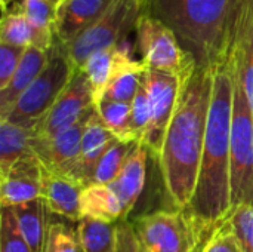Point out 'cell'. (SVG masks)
Listing matches in <instances>:
<instances>
[{
	"instance_id": "obj_12",
	"label": "cell",
	"mask_w": 253,
	"mask_h": 252,
	"mask_svg": "<svg viewBox=\"0 0 253 252\" xmlns=\"http://www.w3.org/2000/svg\"><path fill=\"white\" fill-rule=\"evenodd\" d=\"M43 163L33 153L21 157L0 175V205L13 208L42 198Z\"/></svg>"
},
{
	"instance_id": "obj_37",
	"label": "cell",
	"mask_w": 253,
	"mask_h": 252,
	"mask_svg": "<svg viewBox=\"0 0 253 252\" xmlns=\"http://www.w3.org/2000/svg\"><path fill=\"white\" fill-rule=\"evenodd\" d=\"M9 1H12V0H1V10H3V12L7 10V9H6V4H7Z\"/></svg>"
},
{
	"instance_id": "obj_7",
	"label": "cell",
	"mask_w": 253,
	"mask_h": 252,
	"mask_svg": "<svg viewBox=\"0 0 253 252\" xmlns=\"http://www.w3.org/2000/svg\"><path fill=\"white\" fill-rule=\"evenodd\" d=\"M142 10L144 6L138 0H116L95 24L65 46L74 70H82L93 53L111 49L126 40L127 33L135 28Z\"/></svg>"
},
{
	"instance_id": "obj_23",
	"label": "cell",
	"mask_w": 253,
	"mask_h": 252,
	"mask_svg": "<svg viewBox=\"0 0 253 252\" xmlns=\"http://www.w3.org/2000/svg\"><path fill=\"white\" fill-rule=\"evenodd\" d=\"M117 223L82 218L77 226V239L82 252H114Z\"/></svg>"
},
{
	"instance_id": "obj_34",
	"label": "cell",
	"mask_w": 253,
	"mask_h": 252,
	"mask_svg": "<svg viewBox=\"0 0 253 252\" xmlns=\"http://www.w3.org/2000/svg\"><path fill=\"white\" fill-rule=\"evenodd\" d=\"M199 252H243L228 218L212 232Z\"/></svg>"
},
{
	"instance_id": "obj_29",
	"label": "cell",
	"mask_w": 253,
	"mask_h": 252,
	"mask_svg": "<svg viewBox=\"0 0 253 252\" xmlns=\"http://www.w3.org/2000/svg\"><path fill=\"white\" fill-rule=\"evenodd\" d=\"M0 252H31L12 208H1L0 215Z\"/></svg>"
},
{
	"instance_id": "obj_21",
	"label": "cell",
	"mask_w": 253,
	"mask_h": 252,
	"mask_svg": "<svg viewBox=\"0 0 253 252\" xmlns=\"http://www.w3.org/2000/svg\"><path fill=\"white\" fill-rule=\"evenodd\" d=\"M82 218H93L105 223L123 220V206L110 186L90 184L83 189L80 196Z\"/></svg>"
},
{
	"instance_id": "obj_25",
	"label": "cell",
	"mask_w": 253,
	"mask_h": 252,
	"mask_svg": "<svg viewBox=\"0 0 253 252\" xmlns=\"http://www.w3.org/2000/svg\"><path fill=\"white\" fill-rule=\"evenodd\" d=\"M114 52H116V46L111 49H104L99 50L96 53H93L83 65V71L86 73L90 88H92V94H93V101H95V107L98 110L99 104L104 100L110 77H111V71H113V62H114Z\"/></svg>"
},
{
	"instance_id": "obj_30",
	"label": "cell",
	"mask_w": 253,
	"mask_h": 252,
	"mask_svg": "<svg viewBox=\"0 0 253 252\" xmlns=\"http://www.w3.org/2000/svg\"><path fill=\"white\" fill-rule=\"evenodd\" d=\"M150 119H151L150 97H148V92L144 83V76H142L136 95L132 101V113H130V128H132L135 141L138 143L144 141L145 134L150 126Z\"/></svg>"
},
{
	"instance_id": "obj_22",
	"label": "cell",
	"mask_w": 253,
	"mask_h": 252,
	"mask_svg": "<svg viewBox=\"0 0 253 252\" xmlns=\"http://www.w3.org/2000/svg\"><path fill=\"white\" fill-rule=\"evenodd\" d=\"M33 140V128H22L7 120H0V175H4L21 157L34 153Z\"/></svg>"
},
{
	"instance_id": "obj_15",
	"label": "cell",
	"mask_w": 253,
	"mask_h": 252,
	"mask_svg": "<svg viewBox=\"0 0 253 252\" xmlns=\"http://www.w3.org/2000/svg\"><path fill=\"white\" fill-rule=\"evenodd\" d=\"M83 186L71 178L43 166L42 198L46 201L50 214L61 215L70 221H80V196Z\"/></svg>"
},
{
	"instance_id": "obj_16",
	"label": "cell",
	"mask_w": 253,
	"mask_h": 252,
	"mask_svg": "<svg viewBox=\"0 0 253 252\" xmlns=\"http://www.w3.org/2000/svg\"><path fill=\"white\" fill-rule=\"evenodd\" d=\"M49 55L50 50H43L37 46H28L25 49L10 82L3 91H0V119H6L9 116L21 95L40 76L49 61Z\"/></svg>"
},
{
	"instance_id": "obj_31",
	"label": "cell",
	"mask_w": 253,
	"mask_h": 252,
	"mask_svg": "<svg viewBox=\"0 0 253 252\" xmlns=\"http://www.w3.org/2000/svg\"><path fill=\"white\" fill-rule=\"evenodd\" d=\"M253 116V28L233 56Z\"/></svg>"
},
{
	"instance_id": "obj_38",
	"label": "cell",
	"mask_w": 253,
	"mask_h": 252,
	"mask_svg": "<svg viewBox=\"0 0 253 252\" xmlns=\"http://www.w3.org/2000/svg\"><path fill=\"white\" fill-rule=\"evenodd\" d=\"M199 251H200V250H199Z\"/></svg>"
},
{
	"instance_id": "obj_9",
	"label": "cell",
	"mask_w": 253,
	"mask_h": 252,
	"mask_svg": "<svg viewBox=\"0 0 253 252\" xmlns=\"http://www.w3.org/2000/svg\"><path fill=\"white\" fill-rule=\"evenodd\" d=\"M96 111L92 88L83 70L74 74L50 111L33 128L34 137L49 140L70 129L79 122L89 119Z\"/></svg>"
},
{
	"instance_id": "obj_36",
	"label": "cell",
	"mask_w": 253,
	"mask_h": 252,
	"mask_svg": "<svg viewBox=\"0 0 253 252\" xmlns=\"http://www.w3.org/2000/svg\"><path fill=\"white\" fill-rule=\"evenodd\" d=\"M114 252H142L138 235L129 218L117 221Z\"/></svg>"
},
{
	"instance_id": "obj_5",
	"label": "cell",
	"mask_w": 253,
	"mask_h": 252,
	"mask_svg": "<svg viewBox=\"0 0 253 252\" xmlns=\"http://www.w3.org/2000/svg\"><path fill=\"white\" fill-rule=\"evenodd\" d=\"M230 214L242 205H253V116L243 83L236 70V64L230 147Z\"/></svg>"
},
{
	"instance_id": "obj_35",
	"label": "cell",
	"mask_w": 253,
	"mask_h": 252,
	"mask_svg": "<svg viewBox=\"0 0 253 252\" xmlns=\"http://www.w3.org/2000/svg\"><path fill=\"white\" fill-rule=\"evenodd\" d=\"M27 48L0 43V91H3L15 74Z\"/></svg>"
},
{
	"instance_id": "obj_8",
	"label": "cell",
	"mask_w": 253,
	"mask_h": 252,
	"mask_svg": "<svg viewBox=\"0 0 253 252\" xmlns=\"http://www.w3.org/2000/svg\"><path fill=\"white\" fill-rule=\"evenodd\" d=\"M136 48L147 68L185 76L196 61L181 48L173 31L159 19L142 12L135 25Z\"/></svg>"
},
{
	"instance_id": "obj_24",
	"label": "cell",
	"mask_w": 253,
	"mask_h": 252,
	"mask_svg": "<svg viewBox=\"0 0 253 252\" xmlns=\"http://www.w3.org/2000/svg\"><path fill=\"white\" fill-rule=\"evenodd\" d=\"M253 28V0H230L227 18V52L233 59Z\"/></svg>"
},
{
	"instance_id": "obj_6",
	"label": "cell",
	"mask_w": 253,
	"mask_h": 252,
	"mask_svg": "<svg viewBox=\"0 0 253 252\" xmlns=\"http://www.w3.org/2000/svg\"><path fill=\"white\" fill-rule=\"evenodd\" d=\"M142 252H199L205 233L184 209H157L132 221Z\"/></svg>"
},
{
	"instance_id": "obj_11",
	"label": "cell",
	"mask_w": 253,
	"mask_h": 252,
	"mask_svg": "<svg viewBox=\"0 0 253 252\" xmlns=\"http://www.w3.org/2000/svg\"><path fill=\"white\" fill-rule=\"evenodd\" d=\"M87 120L89 119L79 122L53 138L42 140L34 137L33 140V151L44 168L65 175L83 187L84 184L80 177V153L82 137Z\"/></svg>"
},
{
	"instance_id": "obj_20",
	"label": "cell",
	"mask_w": 253,
	"mask_h": 252,
	"mask_svg": "<svg viewBox=\"0 0 253 252\" xmlns=\"http://www.w3.org/2000/svg\"><path fill=\"white\" fill-rule=\"evenodd\" d=\"M62 0H19L21 10L34 30V43L43 50H50L55 43V22Z\"/></svg>"
},
{
	"instance_id": "obj_1",
	"label": "cell",
	"mask_w": 253,
	"mask_h": 252,
	"mask_svg": "<svg viewBox=\"0 0 253 252\" xmlns=\"http://www.w3.org/2000/svg\"><path fill=\"white\" fill-rule=\"evenodd\" d=\"M212 92L213 70L194 65L181 77L159 160L165 193L175 209L188 211L196 192Z\"/></svg>"
},
{
	"instance_id": "obj_19",
	"label": "cell",
	"mask_w": 253,
	"mask_h": 252,
	"mask_svg": "<svg viewBox=\"0 0 253 252\" xmlns=\"http://www.w3.org/2000/svg\"><path fill=\"white\" fill-rule=\"evenodd\" d=\"M21 233L24 235L31 252H44L49 235V208L43 198L12 208Z\"/></svg>"
},
{
	"instance_id": "obj_18",
	"label": "cell",
	"mask_w": 253,
	"mask_h": 252,
	"mask_svg": "<svg viewBox=\"0 0 253 252\" xmlns=\"http://www.w3.org/2000/svg\"><path fill=\"white\" fill-rule=\"evenodd\" d=\"M117 143V138L104 125L98 110L89 117L83 137H82V153H80V177L84 187L90 186L95 169L108 151V149Z\"/></svg>"
},
{
	"instance_id": "obj_17",
	"label": "cell",
	"mask_w": 253,
	"mask_h": 252,
	"mask_svg": "<svg viewBox=\"0 0 253 252\" xmlns=\"http://www.w3.org/2000/svg\"><path fill=\"white\" fill-rule=\"evenodd\" d=\"M147 159H148V150L142 143H138L132 150V153L129 154L117 178L111 184H108L123 206V220L129 217L130 211L133 209L135 203L138 202L144 190Z\"/></svg>"
},
{
	"instance_id": "obj_27",
	"label": "cell",
	"mask_w": 253,
	"mask_h": 252,
	"mask_svg": "<svg viewBox=\"0 0 253 252\" xmlns=\"http://www.w3.org/2000/svg\"><path fill=\"white\" fill-rule=\"evenodd\" d=\"M136 144L138 143H122V141L114 143L99 160L90 184H102V186L111 184L120 174L122 168L125 166L129 154L132 153Z\"/></svg>"
},
{
	"instance_id": "obj_28",
	"label": "cell",
	"mask_w": 253,
	"mask_h": 252,
	"mask_svg": "<svg viewBox=\"0 0 253 252\" xmlns=\"http://www.w3.org/2000/svg\"><path fill=\"white\" fill-rule=\"evenodd\" d=\"M0 43L18 48L33 46L34 30L27 16L21 10L15 9L3 12L0 25Z\"/></svg>"
},
{
	"instance_id": "obj_10",
	"label": "cell",
	"mask_w": 253,
	"mask_h": 252,
	"mask_svg": "<svg viewBox=\"0 0 253 252\" xmlns=\"http://www.w3.org/2000/svg\"><path fill=\"white\" fill-rule=\"evenodd\" d=\"M144 83L150 97L151 119L142 144L157 162L160 160L168 126L175 111L181 79L175 74L147 68Z\"/></svg>"
},
{
	"instance_id": "obj_33",
	"label": "cell",
	"mask_w": 253,
	"mask_h": 252,
	"mask_svg": "<svg viewBox=\"0 0 253 252\" xmlns=\"http://www.w3.org/2000/svg\"><path fill=\"white\" fill-rule=\"evenodd\" d=\"M77 232L64 223H52L49 227L44 252H80Z\"/></svg>"
},
{
	"instance_id": "obj_26",
	"label": "cell",
	"mask_w": 253,
	"mask_h": 252,
	"mask_svg": "<svg viewBox=\"0 0 253 252\" xmlns=\"http://www.w3.org/2000/svg\"><path fill=\"white\" fill-rule=\"evenodd\" d=\"M98 113L108 128V131L122 143H138L133 138L130 128L132 104L117 101H102L98 107Z\"/></svg>"
},
{
	"instance_id": "obj_13",
	"label": "cell",
	"mask_w": 253,
	"mask_h": 252,
	"mask_svg": "<svg viewBox=\"0 0 253 252\" xmlns=\"http://www.w3.org/2000/svg\"><path fill=\"white\" fill-rule=\"evenodd\" d=\"M116 0H62L55 22V40L67 46L95 24Z\"/></svg>"
},
{
	"instance_id": "obj_32",
	"label": "cell",
	"mask_w": 253,
	"mask_h": 252,
	"mask_svg": "<svg viewBox=\"0 0 253 252\" xmlns=\"http://www.w3.org/2000/svg\"><path fill=\"white\" fill-rule=\"evenodd\" d=\"M243 252H253V205H242L228 217Z\"/></svg>"
},
{
	"instance_id": "obj_2",
	"label": "cell",
	"mask_w": 253,
	"mask_h": 252,
	"mask_svg": "<svg viewBox=\"0 0 253 252\" xmlns=\"http://www.w3.org/2000/svg\"><path fill=\"white\" fill-rule=\"evenodd\" d=\"M234 101V59L213 70V92L205 147L190 214L205 233V241L231 211L230 147Z\"/></svg>"
},
{
	"instance_id": "obj_14",
	"label": "cell",
	"mask_w": 253,
	"mask_h": 252,
	"mask_svg": "<svg viewBox=\"0 0 253 252\" xmlns=\"http://www.w3.org/2000/svg\"><path fill=\"white\" fill-rule=\"evenodd\" d=\"M145 70L147 65L141 59L136 61L130 56L127 42L123 40L122 43H119L114 52L111 77L102 101L132 104Z\"/></svg>"
},
{
	"instance_id": "obj_4",
	"label": "cell",
	"mask_w": 253,
	"mask_h": 252,
	"mask_svg": "<svg viewBox=\"0 0 253 252\" xmlns=\"http://www.w3.org/2000/svg\"><path fill=\"white\" fill-rule=\"evenodd\" d=\"M73 74L74 67L65 46L55 40L49 61L40 76L21 95L9 116L0 120H7L9 123L22 128H34L55 105L68 86Z\"/></svg>"
},
{
	"instance_id": "obj_3",
	"label": "cell",
	"mask_w": 253,
	"mask_h": 252,
	"mask_svg": "<svg viewBox=\"0 0 253 252\" xmlns=\"http://www.w3.org/2000/svg\"><path fill=\"white\" fill-rule=\"evenodd\" d=\"M228 7L230 0H145L142 12L169 27L199 67L215 70L230 61Z\"/></svg>"
}]
</instances>
